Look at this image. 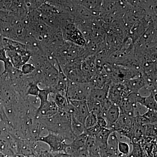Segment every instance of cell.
Instances as JSON below:
<instances>
[{"instance_id":"12","label":"cell","mask_w":157,"mask_h":157,"mask_svg":"<svg viewBox=\"0 0 157 157\" xmlns=\"http://www.w3.org/2000/svg\"><path fill=\"white\" fill-rule=\"evenodd\" d=\"M59 111V109L54 101H48L42 105L39 106L37 112L43 117L50 118L55 115Z\"/></svg>"},{"instance_id":"14","label":"cell","mask_w":157,"mask_h":157,"mask_svg":"<svg viewBox=\"0 0 157 157\" xmlns=\"http://www.w3.org/2000/svg\"><path fill=\"white\" fill-rule=\"evenodd\" d=\"M111 83L106 84L101 88L92 89L88 98H91L101 103L104 102L107 99L109 86Z\"/></svg>"},{"instance_id":"16","label":"cell","mask_w":157,"mask_h":157,"mask_svg":"<svg viewBox=\"0 0 157 157\" xmlns=\"http://www.w3.org/2000/svg\"><path fill=\"white\" fill-rule=\"evenodd\" d=\"M85 147L88 151L89 156L100 155V146L94 137H87Z\"/></svg>"},{"instance_id":"32","label":"cell","mask_w":157,"mask_h":157,"mask_svg":"<svg viewBox=\"0 0 157 157\" xmlns=\"http://www.w3.org/2000/svg\"><path fill=\"white\" fill-rule=\"evenodd\" d=\"M0 157H7V156L3 154L2 153H0Z\"/></svg>"},{"instance_id":"20","label":"cell","mask_w":157,"mask_h":157,"mask_svg":"<svg viewBox=\"0 0 157 157\" xmlns=\"http://www.w3.org/2000/svg\"><path fill=\"white\" fill-rule=\"evenodd\" d=\"M53 101L59 110L64 111L67 107L69 101L65 96L60 94H54Z\"/></svg>"},{"instance_id":"13","label":"cell","mask_w":157,"mask_h":157,"mask_svg":"<svg viewBox=\"0 0 157 157\" xmlns=\"http://www.w3.org/2000/svg\"><path fill=\"white\" fill-rule=\"evenodd\" d=\"M121 115L119 107L115 104H112L107 111L105 119L107 121V128L113 129V127L116 123Z\"/></svg>"},{"instance_id":"26","label":"cell","mask_w":157,"mask_h":157,"mask_svg":"<svg viewBox=\"0 0 157 157\" xmlns=\"http://www.w3.org/2000/svg\"><path fill=\"white\" fill-rule=\"evenodd\" d=\"M40 88L38 83L33 82L29 84L28 89L27 90V95L33 97H37L39 94Z\"/></svg>"},{"instance_id":"28","label":"cell","mask_w":157,"mask_h":157,"mask_svg":"<svg viewBox=\"0 0 157 157\" xmlns=\"http://www.w3.org/2000/svg\"><path fill=\"white\" fill-rule=\"evenodd\" d=\"M101 128L98 126V125H96L92 127V128L85 129L84 133L87 135V137L95 138L96 136L98 135V133L100 132Z\"/></svg>"},{"instance_id":"15","label":"cell","mask_w":157,"mask_h":157,"mask_svg":"<svg viewBox=\"0 0 157 157\" xmlns=\"http://www.w3.org/2000/svg\"><path fill=\"white\" fill-rule=\"evenodd\" d=\"M114 132V130L112 129L101 128L100 132L95 137L96 140L100 146V149L107 147L109 137L113 132Z\"/></svg>"},{"instance_id":"18","label":"cell","mask_w":157,"mask_h":157,"mask_svg":"<svg viewBox=\"0 0 157 157\" xmlns=\"http://www.w3.org/2000/svg\"><path fill=\"white\" fill-rule=\"evenodd\" d=\"M86 101L90 113L94 114L97 117H101V103L90 98Z\"/></svg>"},{"instance_id":"10","label":"cell","mask_w":157,"mask_h":157,"mask_svg":"<svg viewBox=\"0 0 157 157\" xmlns=\"http://www.w3.org/2000/svg\"><path fill=\"white\" fill-rule=\"evenodd\" d=\"M124 84L129 92L138 93L144 87L147 86V83L142 76V73L139 76L131 78Z\"/></svg>"},{"instance_id":"2","label":"cell","mask_w":157,"mask_h":157,"mask_svg":"<svg viewBox=\"0 0 157 157\" xmlns=\"http://www.w3.org/2000/svg\"><path fill=\"white\" fill-rule=\"evenodd\" d=\"M61 24V31L65 41L80 47L86 46L85 38L75 23L68 20L65 21L63 20Z\"/></svg>"},{"instance_id":"3","label":"cell","mask_w":157,"mask_h":157,"mask_svg":"<svg viewBox=\"0 0 157 157\" xmlns=\"http://www.w3.org/2000/svg\"><path fill=\"white\" fill-rule=\"evenodd\" d=\"M92 89L89 82L77 83L68 80L66 97L69 101H86Z\"/></svg>"},{"instance_id":"27","label":"cell","mask_w":157,"mask_h":157,"mask_svg":"<svg viewBox=\"0 0 157 157\" xmlns=\"http://www.w3.org/2000/svg\"><path fill=\"white\" fill-rule=\"evenodd\" d=\"M36 67L33 63H26L21 67V73L24 75H28L31 74L36 70Z\"/></svg>"},{"instance_id":"30","label":"cell","mask_w":157,"mask_h":157,"mask_svg":"<svg viewBox=\"0 0 157 157\" xmlns=\"http://www.w3.org/2000/svg\"><path fill=\"white\" fill-rule=\"evenodd\" d=\"M0 62H2L4 66L11 62L6 55V50L3 48H0Z\"/></svg>"},{"instance_id":"31","label":"cell","mask_w":157,"mask_h":157,"mask_svg":"<svg viewBox=\"0 0 157 157\" xmlns=\"http://www.w3.org/2000/svg\"><path fill=\"white\" fill-rule=\"evenodd\" d=\"M97 125L101 128H107V121L102 117H97Z\"/></svg>"},{"instance_id":"21","label":"cell","mask_w":157,"mask_h":157,"mask_svg":"<svg viewBox=\"0 0 157 157\" xmlns=\"http://www.w3.org/2000/svg\"><path fill=\"white\" fill-rule=\"evenodd\" d=\"M51 94H53V92L51 89L49 88L40 89L39 94L37 96L40 101L39 106L43 105L49 101L48 99Z\"/></svg>"},{"instance_id":"19","label":"cell","mask_w":157,"mask_h":157,"mask_svg":"<svg viewBox=\"0 0 157 157\" xmlns=\"http://www.w3.org/2000/svg\"><path fill=\"white\" fill-rule=\"evenodd\" d=\"M71 128L72 133L74 137H77L84 133V124L76 119L75 118L71 117Z\"/></svg>"},{"instance_id":"24","label":"cell","mask_w":157,"mask_h":157,"mask_svg":"<svg viewBox=\"0 0 157 157\" xmlns=\"http://www.w3.org/2000/svg\"><path fill=\"white\" fill-rule=\"evenodd\" d=\"M96 125H97V117L93 113H90L85 120V130L92 128Z\"/></svg>"},{"instance_id":"25","label":"cell","mask_w":157,"mask_h":157,"mask_svg":"<svg viewBox=\"0 0 157 157\" xmlns=\"http://www.w3.org/2000/svg\"><path fill=\"white\" fill-rule=\"evenodd\" d=\"M145 137L157 138V124L145 125Z\"/></svg>"},{"instance_id":"29","label":"cell","mask_w":157,"mask_h":157,"mask_svg":"<svg viewBox=\"0 0 157 157\" xmlns=\"http://www.w3.org/2000/svg\"><path fill=\"white\" fill-rule=\"evenodd\" d=\"M27 9L33 11L34 9L39 8L40 6H42L44 3L43 1H25V2Z\"/></svg>"},{"instance_id":"17","label":"cell","mask_w":157,"mask_h":157,"mask_svg":"<svg viewBox=\"0 0 157 157\" xmlns=\"http://www.w3.org/2000/svg\"><path fill=\"white\" fill-rule=\"evenodd\" d=\"M156 96V90L151 91L148 96L144 97L142 106L145 107L147 109L157 111Z\"/></svg>"},{"instance_id":"7","label":"cell","mask_w":157,"mask_h":157,"mask_svg":"<svg viewBox=\"0 0 157 157\" xmlns=\"http://www.w3.org/2000/svg\"><path fill=\"white\" fill-rule=\"evenodd\" d=\"M6 55L9 58L14 68L18 69L26 63H28L32 56L28 48L17 51H6Z\"/></svg>"},{"instance_id":"1","label":"cell","mask_w":157,"mask_h":157,"mask_svg":"<svg viewBox=\"0 0 157 157\" xmlns=\"http://www.w3.org/2000/svg\"><path fill=\"white\" fill-rule=\"evenodd\" d=\"M51 118V130L52 133L60 135L67 142L71 143L75 138L71 128V116L63 110L59 109L55 115Z\"/></svg>"},{"instance_id":"5","label":"cell","mask_w":157,"mask_h":157,"mask_svg":"<svg viewBox=\"0 0 157 157\" xmlns=\"http://www.w3.org/2000/svg\"><path fill=\"white\" fill-rule=\"evenodd\" d=\"M130 93L124 84L111 82L109 86L107 99L113 104L118 106L121 101Z\"/></svg>"},{"instance_id":"22","label":"cell","mask_w":157,"mask_h":157,"mask_svg":"<svg viewBox=\"0 0 157 157\" xmlns=\"http://www.w3.org/2000/svg\"><path fill=\"white\" fill-rule=\"evenodd\" d=\"M117 150L118 152V155L127 156L130 153V144L125 141L119 140L117 144Z\"/></svg>"},{"instance_id":"4","label":"cell","mask_w":157,"mask_h":157,"mask_svg":"<svg viewBox=\"0 0 157 157\" xmlns=\"http://www.w3.org/2000/svg\"><path fill=\"white\" fill-rule=\"evenodd\" d=\"M37 140L47 144L49 146L50 152L66 153L68 143L64 138L60 135L50 132L48 135L39 137Z\"/></svg>"},{"instance_id":"33","label":"cell","mask_w":157,"mask_h":157,"mask_svg":"<svg viewBox=\"0 0 157 157\" xmlns=\"http://www.w3.org/2000/svg\"><path fill=\"white\" fill-rule=\"evenodd\" d=\"M35 157L34 156V155H32V156H27V157Z\"/></svg>"},{"instance_id":"23","label":"cell","mask_w":157,"mask_h":157,"mask_svg":"<svg viewBox=\"0 0 157 157\" xmlns=\"http://www.w3.org/2000/svg\"><path fill=\"white\" fill-rule=\"evenodd\" d=\"M132 146V152L135 157H144L146 153L140 144L138 143H131Z\"/></svg>"},{"instance_id":"9","label":"cell","mask_w":157,"mask_h":157,"mask_svg":"<svg viewBox=\"0 0 157 157\" xmlns=\"http://www.w3.org/2000/svg\"><path fill=\"white\" fill-rule=\"evenodd\" d=\"M59 71V76L56 84L55 86L54 94H59L67 97V90L68 87V80L67 76L63 73L61 67L56 60ZM67 98V97H66Z\"/></svg>"},{"instance_id":"8","label":"cell","mask_w":157,"mask_h":157,"mask_svg":"<svg viewBox=\"0 0 157 157\" xmlns=\"http://www.w3.org/2000/svg\"><path fill=\"white\" fill-rule=\"evenodd\" d=\"M75 108V112L71 116L84 124L85 120L90 113L86 101H69Z\"/></svg>"},{"instance_id":"11","label":"cell","mask_w":157,"mask_h":157,"mask_svg":"<svg viewBox=\"0 0 157 157\" xmlns=\"http://www.w3.org/2000/svg\"><path fill=\"white\" fill-rule=\"evenodd\" d=\"M104 70L100 72L95 74L90 80L89 83L92 89H100L104 87L106 84L111 83L109 76L103 72Z\"/></svg>"},{"instance_id":"6","label":"cell","mask_w":157,"mask_h":157,"mask_svg":"<svg viewBox=\"0 0 157 157\" xmlns=\"http://www.w3.org/2000/svg\"><path fill=\"white\" fill-rule=\"evenodd\" d=\"M82 62H76L62 68L68 80L77 83L87 82L81 69Z\"/></svg>"}]
</instances>
